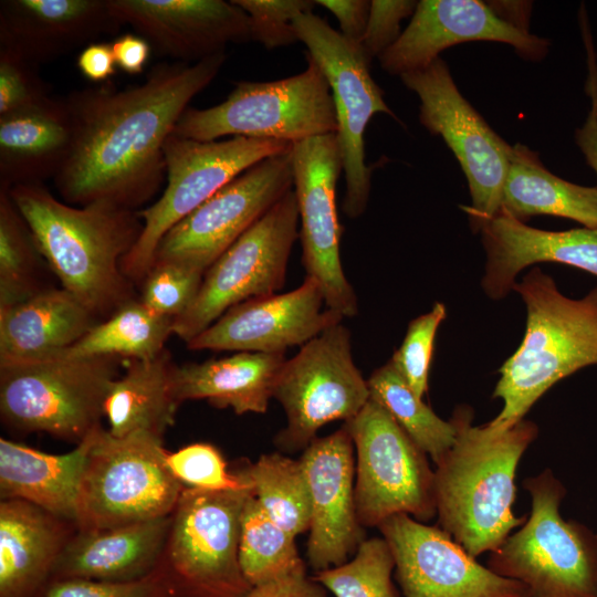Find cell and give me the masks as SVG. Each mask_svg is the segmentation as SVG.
I'll list each match as a JSON object with an SVG mask.
<instances>
[{
  "mask_svg": "<svg viewBox=\"0 0 597 597\" xmlns=\"http://www.w3.org/2000/svg\"><path fill=\"white\" fill-rule=\"evenodd\" d=\"M98 321L70 292L50 286L0 307V364L50 358L76 343Z\"/></svg>",
  "mask_w": 597,
  "mask_h": 597,
  "instance_id": "cell-28",
  "label": "cell"
},
{
  "mask_svg": "<svg viewBox=\"0 0 597 597\" xmlns=\"http://www.w3.org/2000/svg\"><path fill=\"white\" fill-rule=\"evenodd\" d=\"M526 306V328L519 348L500 367L493 398L503 402L488 422L506 430L523 420L556 383L597 365V286L580 298L564 295L540 268L515 282Z\"/></svg>",
  "mask_w": 597,
  "mask_h": 597,
  "instance_id": "cell-4",
  "label": "cell"
},
{
  "mask_svg": "<svg viewBox=\"0 0 597 597\" xmlns=\"http://www.w3.org/2000/svg\"><path fill=\"white\" fill-rule=\"evenodd\" d=\"M292 186L291 150L259 161L176 223L160 240L153 264L171 262L205 274Z\"/></svg>",
  "mask_w": 597,
  "mask_h": 597,
  "instance_id": "cell-16",
  "label": "cell"
},
{
  "mask_svg": "<svg viewBox=\"0 0 597 597\" xmlns=\"http://www.w3.org/2000/svg\"><path fill=\"white\" fill-rule=\"evenodd\" d=\"M446 315L444 304L437 302L428 313L412 320L401 345L390 358L410 388L421 399L428 390L436 334Z\"/></svg>",
  "mask_w": 597,
  "mask_h": 597,
  "instance_id": "cell-41",
  "label": "cell"
},
{
  "mask_svg": "<svg viewBox=\"0 0 597 597\" xmlns=\"http://www.w3.org/2000/svg\"><path fill=\"white\" fill-rule=\"evenodd\" d=\"M202 279V273L177 263H154L140 284L139 301L154 313L175 320L191 305Z\"/></svg>",
  "mask_w": 597,
  "mask_h": 597,
  "instance_id": "cell-40",
  "label": "cell"
},
{
  "mask_svg": "<svg viewBox=\"0 0 597 597\" xmlns=\"http://www.w3.org/2000/svg\"><path fill=\"white\" fill-rule=\"evenodd\" d=\"M519 221L547 214L597 228V186H580L551 172L536 151L512 146L501 211Z\"/></svg>",
  "mask_w": 597,
  "mask_h": 597,
  "instance_id": "cell-32",
  "label": "cell"
},
{
  "mask_svg": "<svg viewBox=\"0 0 597 597\" xmlns=\"http://www.w3.org/2000/svg\"><path fill=\"white\" fill-rule=\"evenodd\" d=\"M172 323L174 318L156 314L134 298L52 357L150 359L165 349Z\"/></svg>",
  "mask_w": 597,
  "mask_h": 597,
  "instance_id": "cell-33",
  "label": "cell"
},
{
  "mask_svg": "<svg viewBox=\"0 0 597 597\" xmlns=\"http://www.w3.org/2000/svg\"><path fill=\"white\" fill-rule=\"evenodd\" d=\"M221 53L197 63L163 62L134 87L109 83L65 96L74 139L70 157L53 178L64 202L95 201L137 210L166 176L165 144L190 101L218 75Z\"/></svg>",
  "mask_w": 597,
  "mask_h": 597,
  "instance_id": "cell-1",
  "label": "cell"
},
{
  "mask_svg": "<svg viewBox=\"0 0 597 597\" xmlns=\"http://www.w3.org/2000/svg\"><path fill=\"white\" fill-rule=\"evenodd\" d=\"M73 119L65 97L0 115V189L43 184L71 155Z\"/></svg>",
  "mask_w": 597,
  "mask_h": 597,
  "instance_id": "cell-27",
  "label": "cell"
},
{
  "mask_svg": "<svg viewBox=\"0 0 597 597\" xmlns=\"http://www.w3.org/2000/svg\"><path fill=\"white\" fill-rule=\"evenodd\" d=\"M108 7L121 25L177 62L197 63L251 40L249 15L233 1L108 0Z\"/></svg>",
  "mask_w": 597,
  "mask_h": 597,
  "instance_id": "cell-22",
  "label": "cell"
},
{
  "mask_svg": "<svg viewBox=\"0 0 597 597\" xmlns=\"http://www.w3.org/2000/svg\"><path fill=\"white\" fill-rule=\"evenodd\" d=\"M307 67L271 82H239L228 97L209 108L188 106L172 134L199 142L226 136L295 144L338 129L329 84L306 54Z\"/></svg>",
  "mask_w": 597,
  "mask_h": 597,
  "instance_id": "cell-7",
  "label": "cell"
},
{
  "mask_svg": "<svg viewBox=\"0 0 597 597\" xmlns=\"http://www.w3.org/2000/svg\"><path fill=\"white\" fill-rule=\"evenodd\" d=\"M531 512L521 528L490 553L488 567L522 584L527 597H597V534L565 520L562 482L545 469L524 480Z\"/></svg>",
  "mask_w": 597,
  "mask_h": 597,
  "instance_id": "cell-5",
  "label": "cell"
},
{
  "mask_svg": "<svg viewBox=\"0 0 597 597\" xmlns=\"http://www.w3.org/2000/svg\"><path fill=\"white\" fill-rule=\"evenodd\" d=\"M8 191L49 269L98 322L134 300V283L121 264L143 230L138 210L108 201L72 206L42 182Z\"/></svg>",
  "mask_w": 597,
  "mask_h": 597,
  "instance_id": "cell-2",
  "label": "cell"
},
{
  "mask_svg": "<svg viewBox=\"0 0 597 597\" xmlns=\"http://www.w3.org/2000/svg\"><path fill=\"white\" fill-rule=\"evenodd\" d=\"M239 561L251 586L306 570L295 537L270 517L253 493L242 510Z\"/></svg>",
  "mask_w": 597,
  "mask_h": 597,
  "instance_id": "cell-36",
  "label": "cell"
},
{
  "mask_svg": "<svg viewBox=\"0 0 597 597\" xmlns=\"http://www.w3.org/2000/svg\"><path fill=\"white\" fill-rule=\"evenodd\" d=\"M166 462L172 475L186 488L229 491L250 484L228 468L220 450L211 443L196 442L168 452Z\"/></svg>",
  "mask_w": 597,
  "mask_h": 597,
  "instance_id": "cell-39",
  "label": "cell"
},
{
  "mask_svg": "<svg viewBox=\"0 0 597 597\" xmlns=\"http://www.w3.org/2000/svg\"><path fill=\"white\" fill-rule=\"evenodd\" d=\"M395 561L385 538H365L350 561L312 577L335 597H400L392 582Z\"/></svg>",
  "mask_w": 597,
  "mask_h": 597,
  "instance_id": "cell-38",
  "label": "cell"
},
{
  "mask_svg": "<svg viewBox=\"0 0 597 597\" xmlns=\"http://www.w3.org/2000/svg\"><path fill=\"white\" fill-rule=\"evenodd\" d=\"M51 96L38 66L0 49V115L34 106Z\"/></svg>",
  "mask_w": 597,
  "mask_h": 597,
  "instance_id": "cell-44",
  "label": "cell"
},
{
  "mask_svg": "<svg viewBox=\"0 0 597 597\" xmlns=\"http://www.w3.org/2000/svg\"><path fill=\"white\" fill-rule=\"evenodd\" d=\"M73 522L21 500L0 501V597H40Z\"/></svg>",
  "mask_w": 597,
  "mask_h": 597,
  "instance_id": "cell-25",
  "label": "cell"
},
{
  "mask_svg": "<svg viewBox=\"0 0 597 597\" xmlns=\"http://www.w3.org/2000/svg\"><path fill=\"white\" fill-rule=\"evenodd\" d=\"M480 233L485 251L481 285L492 300L504 298L517 274L535 263H561L597 275V228L546 231L500 212Z\"/></svg>",
  "mask_w": 597,
  "mask_h": 597,
  "instance_id": "cell-24",
  "label": "cell"
},
{
  "mask_svg": "<svg viewBox=\"0 0 597 597\" xmlns=\"http://www.w3.org/2000/svg\"><path fill=\"white\" fill-rule=\"evenodd\" d=\"M298 220L290 190L208 268L193 302L174 320L172 334L188 343L232 306L275 294L285 282Z\"/></svg>",
  "mask_w": 597,
  "mask_h": 597,
  "instance_id": "cell-14",
  "label": "cell"
},
{
  "mask_svg": "<svg viewBox=\"0 0 597 597\" xmlns=\"http://www.w3.org/2000/svg\"><path fill=\"white\" fill-rule=\"evenodd\" d=\"M231 469L249 481L253 496L281 527L294 537L310 530L312 501L300 459L275 451Z\"/></svg>",
  "mask_w": 597,
  "mask_h": 597,
  "instance_id": "cell-34",
  "label": "cell"
},
{
  "mask_svg": "<svg viewBox=\"0 0 597 597\" xmlns=\"http://www.w3.org/2000/svg\"><path fill=\"white\" fill-rule=\"evenodd\" d=\"M285 360L283 353L238 352L177 366V398L180 404L205 399L216 408H231L237 415L264 413Z\"/></svg>",
  "mask_w": 597,
  "mask_h": 597,
  "instance_id": "cell-30",
  "label": "cell"
},
{
  "mask_svg": "<svg viewBox=\"0 0 597 597\" xmlns=\"http://www.w3.org/2000/svg\"><path fill=\"white\" fill-rule=\"evenodd\" d=\"M320 4L331 11L338 20L341 34L353 43L360 44L364 38L370 12L367 0H318Z\"/></svg>",
  "mask_w": 597,
  "mask_h": 597,
  "instance_id": "cell-47",
  "label": "cell"
},
{
  "mask_svg": "<svg viewBox=\"0 0 597 597\" xmlns=\"http://www.w3.org/2000/svg\"><path fill=\"white\" fill-rule=\"evenodd\" d=\"M273 398L286 416L274 444L286 453L304 451L323 426L336 420L346 422L364 408L370 399L367 379L354 362L350 332L342 322L284 362Z\"/></svg>",
  "mask_w": 597,
  "mask_h": 597,
  "instance_id": "cell-12",
  "label": "cell"
},
{
  "mask_svg": "<svg viewBox=\"0 0 597 597\" xmlns=\"http://www.w3.org/2000/svg\"><path fill=\"white\" fill-rule=\"evenodd\" d=\"M404 597H527L525 587L476 562L439 526L396 514L377 527Z\"/></svg>",
  "mask_w": 597,
  "mask_h": 597,
  "instance_id": "cell-18",
  "label": "cell"
},
{
  "mask_svg": "<svg viewBox=\"0 0 597 597\" xmlns=\"http://www.w3.org/2000/svg\"><path fill=\"white\" fill-rule=\"evenodd\" d=\"M171 514L112 528L77 530L64 547L51 579L132 582L160 565Z\"/></svg>",
  "mask_w": 597,
  "mask_h": 597,
  "instance_id": "cell-26",
  "label": "cell"
},
{
  "mask_svg": "<svg viewBox=\"0 0 597 597\" xmlns=\"http://www.w3.org/2000/svg\"><path fill=\"white\" fill-rule=\"evenodd\" d=\"M250 19L251 40L268 50L298 41L294 19L311 13L316 4L312 0H232Z\"/></svg>",
  "mask_w": 597,
  "mask_h": 597,
  "instance_id": "cell-42",
  "label": "cell"
},
{
  "mask_svg": "<svg viewBox=\"0 0 597 597\" xmlns=\"http://www.w3.org/2000/svg\"><path fill=\"white\" fill-rule=\"evenodd\" d=\"M343 317L328 310L320 284L306 276L293 291L254 297L229 308L187 343L191 350L285 353Z\"/></svg>",
  "mask_w": 597,
  "mask_h": 597,
  "instance_id": "cell-19",
  "label": "cell"
},
{
  "mask_svg": "<svg viewBox=\"0 0 597 597\" xmlns=\"http://www.w3.org/2000/svg\"><path fill=\"white\" fill-rule=\"evenodd\" d=\"M291 154L306 276L320 284L328 310L343 318L355 316L357 297L339 255L342 228L336 208V184L343 166L337 135L295 143Z\"/></svg>",
  "mask_w": 597,
  "mask_h": 597,
  "instance_id": "cell-17",
  "label": "cell"
},
{
  "mask_svg": "<svg viewBox=\"0 0 597 597\" xmlns=\"http://www.w3.org/2000/svg\"><path fill=\"white\" fill-rule=\"evenodd\" d=\"M123 365L125 371L111 384L104 405L108 432L117 438L147 432L164 439L181 405L170 353L164 349L154 358L125 359Z\"/></svg>",
  "mask_w": 597,
  "mask_h": 597,
  "instance_id": "cell-31",
  "label": "cell"
},
{
  "mask_svg": "<svg viewBox=\"0 0 597 597\" xmlns=\"http://www.w3.org/2000/svg\"><path fill=\"white\" fill-rule=\"evenodd\" d=\"M326 591V588L305 570L252 586L241 597H327Z\"/></svg>",
  "mask_w": 597,
  "mask_h": 597,
  "instance_id": "cell-46",
  "label": "cell"
},
{
  "mask_svg": "<svg viewBox=\"0 0 597 597\" xmlns=\"http://www.w3.org/2000/svg\"><path fill=\"white\" fill-rule=\"evenodd\" d=\"M118 357L63 358L0 364V416L20 434L44 432L81 443L102 427Z\"/></svg>",
  "mask_w": 597,
  "mask_h": 597,
  "instance_id": "cell-6",
  "label": "cell"
},
{
  "mask_svg": "<svg viewBox=\"0 0 597 597\" xmlns=\"http://www.w3.org/2000/svg\"><path fill=\"white\" fill-rule=\"evenodd\" d=\"M291 143L234 136L199 142L171 134L164 148L167 186L160 198L138 210L142 233L122 260V271L142 284L163 237L219 189L259 161L292 149Z\"/></svg>",
  "mask_w": 597,
  "mask_h": 597,
  "instance_id": "cell-9",
  "label": "cell"
},
{
  "mask_svg": "<svg viewBox=\"0 0 597 597\" xmlns=\"http://www.w3.org/2000/svg\"><path fill=\"white\" fill-rule=\"evenodd\" d=\"M251 484L186 488L171 513L160 566L178 597H241L251 589L239 561L241 515Z\"/></svg>",
  "mask_w": 597,
  "mask_h": 597,
  "instance_id": "cell-10",
  "label": "cell"
},
{
  "mask_svg": "<svg viewBox=\"0 0 597 597\" xmlns=\"http://www.w3.org/2000/svg\"><path fill=\"white\" fill-rule=\"evenodd\" d=\"M475 41L511 45L525 60H543L548 39L521 32L502 20L480 0L418 1L409 24L379 57L381 69L401 76L426 67L455 44Z\"/></svg>",
  "mask_w": 597,
  "mask_h": 597,
  "instance_id": "cell-20",
  "label": "cell"
},
{
  "mask_svg": "<svg viewBox=\"0 0 597 597\" xmlns=\"http://www.w3.org/2000/svg\"><path fill=\"white\" fill-rule=\"evenodd\" d=\"M80 73L94 83L109 80L116 72L112 43L96 41L81 50L76 57Z\"/></svg>",
  "mask_w": 597,
  "mask_h": 597,
  "instance_id": "cell-48",
  "label": "cell"
},
{
  "mask_svg": "<svg viewBox=\"0 0 597 597\" xmlns=\"http://www.w3.org/2000/svg\"><path fill=\"white\" fill-rule=\"evenodd\" d=\"M294 27L298 41L307 48L306 54L323 71L331 87L346 181L343 210L355 219L365 211L370 193L371 167L365 161V129L375 114L397 117L371 77L370 63L360 44L346 40L313 12L297 15Z\"/></svg>",
  "mask_w": 597,
  "mask_h": 597,
  "instance_id": "cell-15",
  "label": "cell"
},
{
  "mask_svg": "<svg viewBox=\"0 0 597 597\" xmlns=\"http://www.w3.org/2000/svg\"><path fill=\"white\" fill-rule=\"evenodd\" d=\"M418 1L373 0L367 28L360 43L364 55L370 63L388 50L401 35L400 23L412 17Z\"/></svg>",
  "mask_w": 597,
  "mask_h": 597,
  "instance_id": "cell-45",
  "label": "cell"
},
{
  "mask_svg": "<svg viewBox=\"0 0 597 597\" xmlns=\"http://www.w3.org/2000/svg\"><path fill=\"white\" fill-rule=\"evenodd\" d=\"M370 398L381 405L412 441L436 464L452 447L455 428L419 398L391 360L367 379Z\"/></svg>",
  "mask_w": 597,
  "mask_h": 597,
  "instance_id": "cell-35",
  "label": "cell"
},
{
  "mask_svg": "<svg viewBox=\"0 0 597 597\" xmlns=\"http://www.w3.org/2000/svg\"><path fill=\"white\" fill-rule=\"evenodd\" d=\"M95 431L63 454L0 438L1 500L25 501L75 524L81 480Z\"/></svg>",
  "mask_w": 597,
  "mask_h": 597,
  "instance_id": "cell-29",
  "label": "cell"
},
{
  "mask_svg": "<svg viewBox=\"0 0 597 597\" xmlns=\"http://www.w3.org/2000/svg\"><path fill=\"white\" fill-rule=\"evenodd\" d=\"M164 439L94 433L81 480L76 527L95 531L170 515L185 486L167 467Z\"/></svg>",
  "mask_w": 597,
  "mask_h": 597,
  "instance_id": "cell-8",
  "label": "cell"
},
{
  "mask_svg": "<svg viewBox=\"0 0 597 597\" xmlns=\"http://www.w3.org/2000/svg\"><path fill=\"white\" fill-rule=\"evenodd\" d=\"M355 448V504L365 527L407 514L427 523L437 515L434 470L427 454L374 399L343 425Z\"/></svg>",
  "mask_w": 597,
  "mask_h": 597,
  "instance_id": "cell-11",
  "label": "cell"
},
{
  "mask_svg": "<svg viewBox=\"0 0 597 597\" xmlns=\"http://www.w3.org/2000/svg\"><path fill=\"white\" fill-rule=\"evenodd\" d=\"M485 2L500 20L521 32L531 33L532 1L491 0Z\"/></svg>",
  "mask_w": 597,
  "mask_h": 597,
  "instance_id": "cell-50",
  "label": "cell"
},
{
  "mask_svg": "<svg viewBox=\"0 0 597 597\" xmlns=\"http://www.w3.org/2000/svg\"><path fill=\"white\" fill-rule=\"evenodd\" d=\"M121 27L108 0L0 1V49L38 67Z\"/></svg>",
  "mask_w": 597,
  "mask_h": 597,
  "instance_id": "cell-23",
  "label": "cell"
},
{
  "mask_svg": "<svg viewBox=\"0 0 597 597\" xmlns=\"http://www.w3.org/2000/svg\"><path fill=\"white\" fill-rule=\"evenodd\" d=\"M112 49L117 67L130 75L144 72L153 50L145 38L130 32L117 36Z\"/></svg>",
  "mask_w": 597,
  "mask_h": 597,
  "instance_id": "cell-49",
  "label": "cell"
},
{
  "mask_svg": "<svg viewBox=\"0 0 597 597\" xmlns=\"http://www.w3.org/2000/svg\"><path fill=\"white\" fill-rule=\"evenodd\" d=\"M298 459L312 501L306 558L316 573L346 563L365 540L355 504V448L343 426L315 438Z\"/></svg>",
  "mask_w": 597,
  "mask_h": 597,
  "instance_id": "cell-21",
  "label": "cell"
},
{
  "mask_svg": "<svg viewBox=\"0 0 597 597\" xmlns=\"http://www.w3.org/2000/svg\"><path fill=\"white\" fill-rule=\"evenodd\" d=\"M46 265L32 231L7 189H0V307L15 305L50 287Z\"/></svg>",
  "mask_w": 597,
  "mask_h": 597,
  "instance_id": "cell-37",
  "label": "cell"
},
{
  "mask_svg": "<svg viewBox=\"0 0 597 597\" xmlns=\"http://www.w3.org/2000/svg\"><path fill=\"white\" fill-rule=\"evenodd\" d=\"M450 420L455 440L433 469L438 526L476 558L495 551L525 522L513 513L515 475L538 427L526 419L506 430L473 426V411L465 405Z\"/></svg>",
  "mask_w": 597,
  "mask_h": 597,
  "instance_id": "cell-3",
  "label": "cell"
},
{
  "mask_svg": "<svg viewBox=\"0 0 597 597\" xmlns=\"http://www.w3.org/2000/svg\"><path fill=\"white\" fill-rule=\"evenodd\" d=\"M40 597H178L159 565L150 575L132 582L82 578L51 579Z\"/></svg>",
  "mask_w": 597,
  "mask_h": 597,
  "instance_id": "cell-43",
  "label": "cell"
},
{
  "mask_svg": "<svg viewBox=\"0 0 597 597\" xmlns=\"http://www.w3.org/2000/svg\"><path fill=\"white\" fill-rule=\"evenodd\" d=\"M400 78L419 97L420 124L440 136L455 156L471 196V205L462 209L471 229L480 232L501 211L512 145L465 100L441 57Z\"/></svg>",
  "mask_w": 597,
  "mask_h": 597,
  "instance_id": "cell-13",
  "label": "cell"
},
{
  "mask_svg": "<svg viewBox=\"0 0 597 597\" xmlns=\"http://www.w3.org/2000/svg\"><path fill=\"white\" fill-rule=\"evenodd\" d=\"M595 56H596V62H597V45L595 46Z\"/></svg>",
  "mask_w": 597,
  "mask_h": 597,
  "instance_id": "cell-51",
  "label": "cell"
}]
</instances>
